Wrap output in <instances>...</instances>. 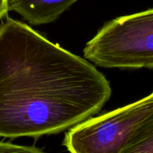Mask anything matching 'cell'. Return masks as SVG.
I'll list each match as a JSON object with an SVG mask.
<instances>
[{
	"label": "cell",
	"instance_id": "obj_3",
	"mask_svg": "<svg viewBox=\"0 0 153 153\" xmlns=\"http://www.w3.org/2000/svg\"><path fill=\"white\" fill-rule=\"evenodd\" d=\"M152 116L153 91L135 102L72 127L63 145L73 153H124Z\"/></svg>",
	"mask_w": 153,
	"mask_h": 153
},
{
	"label": "cell",
	"instance_id": "obj_6",
	"mask_svg": "<svg viewBox=\"0 0 153 153\" xmlns=\"http://www.w3.org/2000/svg\"><path fill=\"white\" fill-rule=\"evenodd\" d=\"M43 149L34 146H19L7 142L0 141V152H22V153H41Z\"/></svg>",
	"mask_w": 153,
	"mask_h": 153
},
{
	"label": "cell",
	"instance_id": "obj_1",
	"mask_svg": "<svg viewBox=\"0 0 153 153\" xmlns=\"http://www.w3.org/2000/svg\"><path fill=\"white\" fill-rule=\"evenodd\" d=\"M111 94L86 59L19 20L0 25V137L61 133L99 113Z\"/></svg>",
	"mask_w": 153,
	"mask_h": 153
},
{
	"label": "cell",
	"instance_id": "obj_2",
	"mask_svg": "<svg viewBox=\"0 0 153 153\" xmlns=\"http://www.w3.org/2000/svg\"><path fill=\"white\" fill-rule=\"evenodd\" d=\"M84 56L104 68L153 70V7L105 24L87 43Z\"/></svg>",
	"mask_w": 153,
	"mask_h": 153
},
{
	"label": "cell",
	"instance_id": "obj_7",
	"mask_svg": "<svg viewBox=\"0 0 153 153\" xmlns=\"http://www.w3.org/2000/svg\"><path fill=\"white\" fill-rule=\"evenodd\" d=\"M8 10V0H0V19L7 16Z\"/></svg>",
	"mask_w": 153,
	"mask_h": 153
},
{
	"label": "cell",
	"instance_id": "obj_5",
	"mask_svg": "<svg viewBox=\"0 0 153 153\" xmlns=\"http://www.w3.org/2000/svg\"><path fill=\"white\" fill-rule=\"evenodd\" d=\"M124 153H153V116L136 134Z\"/></svg>",
	"mask_w": 153,
	"mask_h": 153
},
{
	"label": "cell",
	"instance_id": "obj_4",
	"mask_svg": "<svg viewBox=\"0 0 153 153\" xmlns=\"http://www.w3.org/2000/svg\"><path fill=\"white\" fill-rule=\"evenodd\" d=\"M79 0H8L9 10L28 23L40 25L55 22Z\"/></svg>",
	"mask_w": 153,
	"mask_h": 153
}]
</instances>
